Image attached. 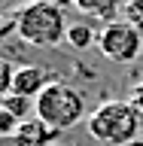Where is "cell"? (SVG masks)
<instances>
[{
  "label": "cell",
  "instance_id": "5",
  "mask_svg": "<svg viewBox=\"0 0 143 146\" xmlns=\"http://www.w3.org/2000/svg\"><path fill=\"white\" fill-rule=\"evenodd\" d=\"M58 134L61 131L49 128L40 116L21 119L18 128H15V134H12V146H49V143H58Z\"/></svg>",
  "mask_w": 143,
  "mask_h": 146
},
{
  "label": "cell",
  "instance_id": "9",
  "mask_svg": "<svg viewBox=\"0 0 143 146\" xmlns=\"http://www.w3.org/2000/svg\"><path fill=\"white\" fill-rule=\"evenodd\" d=\"M122 21H128L131 27H137L143 34V0H128L122 6Z\"/></svg>",
  "mask_w": 143,
  "mask_h": 146
},
{
  "label": "cell",
  "instance_id": "7",
  "mask_svg": "<svg viewBox=\"0 0 143 146\" xmlns=\"http://www.w3.org/2000/svg\"><path fill=\"white\" fill-rule=\"evenodd\" d=\"M73 6L91 18H104L110 25V18L116 15V9H119V0H73Z\"/></svg>",
  "mask_w": 143,
  "mask_h": 146
},
{
  "label": "cell",
  "instance_id": "11",
  "mask_svg": "<svg viewBox=\"0 0 143 146\" xmlns=\"http://www.w3.org/2000/svg\"><path fill=\"white\" fill-rule=\"evenodd\" d=\"M18 122H21L18 116H12L6 107H0V137H9V140H12V134H15V128H18Z\"/></svg>",
  "mask_w": 143,
  "mask_h": 146
},
{
  "label": "cell",
  "instance_id": "1",
  "mask_svg": "<svg viewBox=\"0 0 143 146\" xmlns=\"http://www.w3.org/2000/svg\"><path fill=\"white\" fill-rule=\"evenodd\" d=\"M67 21H64V9L49 3V0H37L27 3L15 15V36L21 43L34 46V49H55L67 40Z\"/></svg>",
  "mask_w": 143,
  "mask_h": 146
},
{
  "label": "cell",
  "instance_id": "12",
  "mask_svg": "<svg viewBox=\"0 0 143 146\" xmlns=\"http://www.w3.org/2000/svg\"><path fill=\"white\" fill-rule=\"evenodd\" d=\"M12 79H15V67L0 64V91L3 94H12Z\"/></svg>",
  "mask_w": 143,
  "mask_h": 146
},
{
  "label": "cell",
  "instance_id": "18",
  "mask_svg": "<svg viewBox=\"0 0 143 146\" xmlns=\"http://www.w3.org/2000/svg\"><path fill=\"white\" fill-rule=\"evenodd\" d=\"M49 146H61V143H49Z\"/></svg>",
  "mask_w": 143,
  "mask_h": 146
},
{
  "label": "cell",
  "instance_id": "3",
  "mask_svg": "<svg viewBox=\"0 0 143 146\" xmlns=\"http://www.w3.org/2000/svg\"><path fill=\"white\" fill-rule=\"evenodd\" d=\"M34 113L43 119L55 131H67L85 116V98L79 88H73L67 82L52 79L40 94L34 98Z\"/></svg>",
  "mask_w": 143,
  "mask_h": 146
},
{
  "label": "cell",
  "instance_id": "15",
  "mask_svg": "<svg viewBox=\"0 0 143 146\" xmlns=\"http://www.w3.org/2000/svg\"><path fill=\"white\" fill-rule=\"evenodd\" d=\"M0 146H12V140L9 137H0Z\"/></svg>",
  "mask_w": 143,
  "mask_h": 146
},
{
  "label": "cell",
  "instance_id": "2",
  "mask_svg": "<svg viewBox=\"0 0 143 146\" xmlns=\"http://www.w3.org/2000/svg\"><path fill=\"white\" fill-rule=\"evenodd\" d=\"M140 113L131 107V100H104L85 119L88 134L104 146H128L140 134Z\"/></svg>",
  "mask_w": 143,
  "mask_h": 146
},
{
  "label": "cell",
  "instance_id": "6",
  "mask_svg": "<svg viewBox=\"0 0 143 146\" xmlns=\"http://www.w3.org/2000/svg\"><path fill=\"white\" fill-rule=\"evenodd\" d=\"M49 73L40 64H21L15 67V79H12V94H25V98H37L40 91L49 85Z\"/></svg>",
  "mask_w": 143,
  "mask_h": 146
},
{
  "label": "cell",
  "instance_id": "16",
  "mask_svg": "<svg viewBox=\"0 0 143 146\" xmlns=\"http://www.w3.org/2000/svg\"><path fill=\"white\" fill-rule=\"evenodd\" d=\"M128 146H143V140H131V143H128Z\"/></svg>",
  "mask_w": 143,
  "mask_h": 146
},
{
  "label": "cell",
  "instance_id": "13",
  "mask_svg": "<svg viewBox=\"0 0 143 146\" xmlns=\"http://www.w3.org/2000/svg\"><path fill=\"white\" fill-rule=\"evenodd\" d=\"M128 100H131V107H134L137 113H140V116H143V79L137 82L134 88H131V98H128Z\"/></svg>",
  "mask_w": 143,
  "mask_h": 146
},
{
  "label": "cell",
  "instance_id": "17",
  "mask_svg": "<svg viewBox=\"0 0 143 146\" xmlns=\"http://www.w3.org/2000/svg\"><path fill=\"white\" fill-rule=\"evenodd\" d=\"M3 100H6V94H3V91H0V107H3Z\"/></svg>",
  "mask_w": 143,
  "mask_h": 146
},
{
  "label": "cell",
  "instance_id": "10",
  "mask_svg": "<svg viewBox=\"0 0 143 146\" xmlns=\"http://www.w3.org/2000/svg\"><path fill=\"white\" fill-rule=\"evenodd\" d=\"M3 107H6L9 113H12V116L27 119V110H31V98H25V94H6Z\"/></svg>",
  "mask_w": 143,
  "mask_h": 146
},
{
  "label": "cell",
  "instance_id": "4",
  "mask_svg": "<svg viewBox=\"0 0 143 146\" xmlns=\"http://www.w3.org/2000/svg\"><path fill=\"white\" fill-rule=\"evenodd\" d=\"M98 49H100L104 58H110V61H116V64H131L143 49L140 31L131 27L128 21H110L98 34Z\"/></svg>",
  "mask_w": 143,
  "mask_h": 146
},
{
  "label": "cell",
  "instance_id": "14",
  "mask_svg": "<svg viewBox=\"0 0 143 146\" xmlns=\"http://www.w3.org/2000/svg\"><path fill=\"white\" fill-rule=\"evenodd\" d=\"M49 3H55V6H61V9L64 6H73V0H49Z\"/></svg>",
  "mask_w": 143,
  "mask_h": 146
},
{
  "label": "cell",
  "instance_id": "8",
  "mask_svg": "<svg viewBox=\"0 0 143 146\" xmlns=\"http://www.w3.org/2000/svg\"><path fill=\"white\" fill-rule=\"evenodd\" d=\"M67 46H73V49H91V46H98V34L91 31L88 21H76V25L67 27Z\"/></svg>",
  "mask_w": 143,
  "mask_h": 146
}]
</instances>
